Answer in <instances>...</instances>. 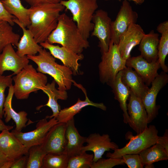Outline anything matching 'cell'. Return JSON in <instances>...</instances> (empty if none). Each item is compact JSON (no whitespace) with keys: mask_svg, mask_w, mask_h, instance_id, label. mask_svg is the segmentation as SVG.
Instances as JSON below:
<instances>
[{"mask_svg":"<svg viewBox=\"0 0 168 168\" xmlns=\"http://www.w3.org/2000/svg\"><path fill=\"white\" fill-rule=\"evenodd\" d=\"M1 1H4V0H0Z\"/></svg>","mask_w":168,"mask_h":168,"instance_id":"45","label":"cell"},{"mask_svg":"<svg viewBox=\"0 0 168 168\" xmlns=\"http://www.w3.org/2000/svg\"><path fill=\"white\" fill-rule=\"evenodd\" d=\"M56 82L53 80L50 83L47 84L43 87L41 90L47 95L48 97L47 103L44 105L39 106V109L46 106L49 107L52 110V115L46 116V118H56L58 115L61 109L60 105L57 102L58 100H66L68 97L66 91H61L55 88Z\"/></svg>","mask_w":168,"mask_h":168,"instance_id":"27","label":"cell"},{"mask_svg":"<svg viewBox=\"0 0 168 168\" xmlns=\"http://www.w3.org/2000/svg\"><path fill=\"white\" fill-rule=\"evenodd\" d=\"M86 142L87 144L83 146L82 152H92L94 153L93 162L102 158L106 151L119 148L116 143L111 141L110 136L107 134L101 135L98 133H91L86 137Z\"/></svg>","mask_w":168,"mask_h":168,"instance_id":"17","label":"cell"},{"mask_svg":"<svg viewBox=\"0 0 168 168\" xmlns=\"http://www.w3.org/2000/svg\"><path fill=\"white\" fill-rule=\"evenodd\" d=\"M15 18L14 16L7 12L0 0V20L7 22L12 26L15 24L13 20Z\"/></svg>","mask_w":168,"mask_h":168,"instance_id":"38","label":"cell"},{"mask_svg":"<svg viewBox=\"0 0 168 168\" xmlns=\"http://www.w3.org/2000/svg\"><path fill=\"white\" fill-rule=\"evenodd\" d=\"M111 21L107 12L101 9L96 10L93 16L94 27L91 35L98 39L101 54L107 52L109 49Z\"/></svg>","mask_w":168,"mask_h":168,"instance_id":"9","label":"cell"},{"mask_svg":"<svg viewBox=\"0 0 168 168\" xmlns=\"http://www.w3.org/2000/svg\"><path fill=\"white\" fill-rule=\"evenodd\" d=\"M106 1H109L110 0H104ZM120 1L121 0H118ZM128 1H131L134 2L135 4H141L143 3L144 2V0H127Z\"/></svg>","mask_w":168,"mask_h":168,"instance_id":"44","label":"cell"},{"mask_svg":"<svg viewBox=\"0 0 168 168\" xmlns=\"http://www.w3.org/2000/svg\"><path fill=\"white\" fill-rule=\"evenodd\" d=\"M62 0H25L30 6L45 4H55L60 3Z\"/></svg>","mask_w":168,"mask_h":168,"instance_id":"41","label":"cell"},{"mask_svg":"<svg viewBox=\"0 0 168 168\" xmlns=\"http://www.w3.org/2000/svg\"><path fill=\"white\" fill-rule=\"evenodd\" d=\"M73 83L82 90L85 96V99L82 100L78 98L77 102L73 105L61 110L56 118L58 122L66 123L74 119V116L79 113L83 108L88 106L95 107L104 111L106 110L107 107L103 103H95L90 100L87 96L85 89L81 85L77 84L74 81Z\"/></svg>","mask_w":168,"mask_h":168,"instance_id":"20","label":"cell"},{"mask_svg":"<svg viewBox=\"0 0 168 168\" xmlns=\"http://www.w3.org/2000/svg\"><path fill=\"white\" fill-rule=\"evenodd\" d=\"M47 119L40 120L36 125V128L32 131L23 133L14 129L11 132L29 150L33 146L41 145L49 130L58 123L55 117L51 118L49 121Z\"/></svg>","mask_w":168,"mask_h":168,"instance_id":"10","label":"cell"},{"mask_svg":"<svg viewBox=\"0 0 168 168\" xmlns=\"http://www.w3.org/2000/svg\"><path fill=\"white\" fill-rule=\"evenodd\" d=\"M124 164L122 157H109L106 159L101 158L96 162H93L91 168H112L116 166Z\"/></svg>","mask_w":168,"mask_h":168,"instance_id":"36","label":"cell"},{"mask_svg":"<svg viewBox=\"0 0 168 168\" xmlns=\"http://www.w3.org/2000/svg\"><path fill=\"white\" fill-rule=\"evenodd\" d=\"M68 159L66 153L47 154L43 159L42 168H67Z\"/></svg>","mask_w":168,"mask_h":168,"instance_id":"33","label":"cell"},{"mask_svg":"<svg viewBox=\"0 0 168 168\" xmlns=\"http://www.w3.org/2000/svg\"><path fill=\"white\" fill-rule=\"evenodd\" d=\"M158 133V131L154 125H150L142 132L135 136L128 132L126 138L130 140L129 142L123 147L114 150L113 153L108 152L106 156L117 158L126 154H139L142 151L157 143L159 137Z\"/></svg>","mask_w":168,"mask_h":168,"instance_id":"6","label":"cell"},{"mask_svg":"<svg viewBox=\"0 0 168 168\" xmlns=\"http://www.w3.org/2000/svg\"><path fill=\"white\" fill-rule=\"evenodd\" d=\"M145 34L140 25L133 23L121 35L117 45L119 53L123 59L126 60L131 57V50L134 47L139 44Z\"/></svg>","mask_w":168,"mask_h":168,"instance_id":"18","label":"cell"},{"mask_svg":"<svg viewBox=\"0 0 168 168\" xmlns=\"http://www.w3.org/2000/svg\"><path fill=\"white\" fill-rule=\"evenodd\" d=\"M156 30L161 34L158 46V60L163 71L167 72L168 68L165 65V60L168 54V21H166L160 24Z\"/></svg>","mask_w":168,"mask_h":168,"instance_id":"30","label":"cell"},{"mask_svg":"<svg viewBox=\"0 0 168 168\" xmlns=\"http://www.w3.org/2000/svg\"><path fill=\"white\" fill-rule=\"evenodd\" d=\"M126 65L134 68L148 86L158 75L157 71L161 68L158 60L150 63L140 55L130 57L126 60Z\"/></svg>","mask_w":168,"mask_h":168,"instance_id":"16","label":"cell"},{"mask_svg":"<svg viewBox=\"0 0 168 168\" xmlns=\"http://www.w3.org/2000/svg\"><path fill=\"white\" fill-rule=\"evenodd\" d=\"M98 65L100 80L103 83L112 80L126 67V60L121 56L118 45L110 40L108 51L101 54Z\"/></svg>","mask_w":168,"mask_h":168,"instance_id":"7","label":"cell"},{"mask_svg":"<svg viewBox=\"0 0 168 168\" xmlns=\"http://www.w3.org/2000/svg\"><path fill=\"white\" fill-rule=\"evenodd\" d=\"M14 161L7 157L0 149V168H10Z\"/></svg>","mask_w":168,"mask_h":168,"instance_id":"40","label":"cell"},{"mask_svg":"<svg viewBox=\"0 0 168 168\" xmlns=\"http://www.w3.org/2000/svg\"><path fill=\"white\" fill-rule=\"evenodd\" d=\"M66 123L58 122L48 132L41 144L47 154H60L66 153Z\"/></svg>","mask_w":168,"mask_h":168,"instance_id":"13","label":"cell"},{"mask_svg":"<svg viewBox=\"0 0 168 168\" xmlns=\"http://www.w3.org/2000/svg\"><path fill=\"white\" fill-rule=\"evenodd\" d=\"M28 155H23L15 160L10 168H25L26 167Z\"/></svg>","mask_w":168,"mask_h":168,"instance_id":"39","label":"cell"},{"mask_svg":"<svg viewBox=\"0 0 168 168\" xmlns=\"http://www.w3.org/2000/svg\"><path fill=\"white\" fill-rule=\"evenodd\" d=\"M40 44L44 48L48 49L54 57L60 60L63 65L69 68L73 75L80 74V64L78 62L84 58L82 54H77L65 47L54 45L47 40Z\"/></svg>","mask_w":168,"mask_h":168,"instance_id":"14","label":"cell"},{"mask_svg":"<svg viewBox=\"0 0 168 168\" xmlns=\"http://www.w3.org/2000/svg\"><path fill=\"white\" fill-rule=\"evenodd\" d=\"M1 1L7 12L14 16L26 27L30 24L28 9L22 5L20 0H5Z\"/></svg>","mask_w":168,"mask_h":168,"instance_id":"29","label":"cell"},{"mask_svg":"<svg viewBox=\"0 0 168 168\" xmlns=\"http://www.w3.org/2000/svg\"><path fill=\"white\" fill-rule=\"evenodd\" d=\"M12 45H7L0 53V75L6 71H11L13 72L12 75H16L29 64L27 56L18 55Z\"/></svg>","mask_w":168,"mask_h":168,"instance_id":"15","label":"cell"},{"mask_svg":"<svg viewBox=\"0 0 168 168\" xmlns=\"http://www.w3.org/2000/svg\"><path fill=\"white\" fill-rule=\"evenodd\" d=\"M139 154L145 168H152L153 163L168 159V152L158 143L143 150Z\"/></svg>","mask_w":168,"mask_h":168,"instance_id":"28","label":"cell"},{"mask_svg":"<svg viewBox=\"0 0 168 168\" xmlns=\"http://www.w3.org/2000/svg\"><path fill=\"white\" fill-rule=\"evenodd\" d=\"M106 84L112 88L114 98L118 101L123 111L124 123L128 124L130 120L127 112V101L130 96L131 89L122 82L120 71L113 79L108 82Z\"/></svg>","mask_w":168,"mask_h":168,"instance_id":"22","label":"cell"},{"mask_svg":"<svg viewBox=\"0 0 168 168\" xmlns=\"http://www.w3.org/2000/svg\"><path fill=\"white\" fill-rule=\"evenodd\" d=\"M66 124L65 152L69 158L82 153V149L86 142V137L82 136L79 133L75 126L74 119Z\"/></svg>","mask_w":168,"mask_h":168,"instance_id":"21","label":"cell"},{"mask_svg":"<svg viewBox=\"0 0 168 168\" xmlns=\"http://www.w3.org/2000/svg\"><path fill=\"white\" fill-rule=\"evenodd\" d=\"M0 149L7 157L14 161L28 154V150L7 130H4L0 133Z\"/></svg>","mask_w":168,"mask_h":168,"instance_id":"19","label":"cell"},{"mask_svg":"<svg viewBox=\"0 0 168 168\" xmlns=\"http://www.w3.org/2000/svg\"><path fill=\"white\" fill-rule=\"evenodd\" d=\"M14 95L13 86L12 84L9 87L8 94L3 105V115L6 123L8 122L12 119L16 124L15 130L20 132L26 126V124L28 120V114L24 111L17 112L13 109L12 100Z\"/></svg>","mask_w":168,"mask_h":168,"instance_id":"24","label":"cell"},{"mask_svg":"<svg viewBox=\"0 0 168 168\" xmlns=\"http://www.w3.org/2000/svg\"><path fill=\"white\" fill-rule=\"evenodd\" d=\"M128 99L127 110L130 120L128 124L137 134H139L148 127L147 114L141 99L131 90Z\"/></svg>","mask_w":168,"mask_h":168,"instance_id":"11","label":"cell"},{"mask_svg":"<svg viewBox=\"0 0 168 168\" xmlns=\"http://www.w3.org/2000/svg\"><path fill=\"white\" fill-rule=\"evenodd\" d=\"M13 128L12 126L6 125L0 118V131H2L4 130H10L12 129Z\"/></svg>","mask_w":168,"mask_h":168,"instance_id":"43","label":"cell"},{"mask_svg":"<svg viewBox=\"0 0 168 168\" xmlns=\"http://www.w3.org/2000/svg\"><path fill=\"white\" fill-rule=\"evenodd\" d=\"M47 154L41 145L30 147L28 150L26 168H42L44 158Z\"/></svg>","mask_w":168,"mask_h":168,"instance_id":"32","label":"cell"},{"mask_svg":"<svg viewBox=\"0 0 168 168\" xmlns=\"http://www.w3.org/2000/svg\"><path fill=\"white\" fill-rule=\"evenodd\" d=\"M27 56L37 65L38 72L48 74L53 78L58 85V89L67 91L71 88L74 81L72 72L64 65L58 64L55 58L46 49L42 48L38 55Z\"/></svg>","mask_w":168,"mask_h":168,"instance_id":"3","label":"cell"},{"mask_svg":"<svg viewBox=\"0 0 168 168\" xmlns=\"http://www.w3.org/2000/svg\"><path fill=\"white\" fill-rule=\"evenodd\" d=\"M47 41L51 44H60L78 54H82L84 49L90 46L89 42L83 37L75 22L65 13L60 14L57 26Z\"/></svg>","mask_w":168,"mask_h":168,"instance_id":"2","label":"cell"},{"mask_svg":"<svg viewBox=\"0 0 168 168\" xmlns=\"http://www.w3.org/2000/svg\"><path fill=\"white\" fill-rule=\"evenodd\" d=\"M20 38V35L13 31L12 25L6 21L0 20V53L9 44L16 46Z\"/></svg>","mask_w":168,"mask_h":168,"instance_id":"31","label":"cell"},{"mask_svg":"<svg viewBox=\"0 0 168 168\" xmlns=\"http://www.w3.org/2000/svg\"><path fill=\"white\" fill-rule=\"evenodd\" d=\"M120 73L123 82L141 99L149 89L142 78L135 71L129 67L126 66L120 71Z\"/></svg>","mask_w":168,"mask_h":168,"instance_id":"26","label":"cell"},{"mask_svg":"<svg viewBox=\"0 0 168 168\" xmlns=\"http://www.w3.org/2000/svg\"><path fill=\"white\" fill-rule=\"evenodd\" d=\"M168 82V75L163 71L158 74L151 83L152 86L142 98L148 117L151 123L157 115L160 106L156 104V99L160 91Z\"/></svg>","mask_w":168,"mask_h":168,"instance_id":"12","label":"cell"},{"mask_svg":"<svg viewBox=\"0 0 168 168\" xmlns=\"http://www.w3.org/2000/svg\"><path fill=\"white\" fill-rule=\"evenodd\" d=\"M159 36L158 33L152 30L144 35L139 44L140 55L149 62L156 61L158 59Z\"/></svg>","mask_w":168,"mask_h":168,"instance_id":"25","label":"cell"},{"mask_svg":"<svg viewBox=\"0 0 168 168\" xmlns=\"http://www.w3.org/2000/svg\"><path fill=\"white\" fill-rule=\"evenodd\" d=\"M13 21L22 29L23 33L16 45L17 54L20 56L36 55L43 47L35 41L32 32L26 29L23 24L16 18H14Z\"/></svg>","mask_w":168,"mask_h":168,"instance_id":"23","label":"cell"},{"mask_svg":"<svg viewBox=\"0 0 168 168\" xmlns=\"http://www.w3.org/2000/svg\"><path fill=\"white\" fill-rule=\"evenodd\" d=\"M93 154L82 152L69 158L67 168H91L93 162Z\"/></svg>","mask_w":168,"mask_h":168,"instance_id":"34","label":"cell"},{"mask_svg":"<svg viewBox=\"0 0 168 168\" xmlns=\"http://www.w3.org/2000/svg\"><path fill=\"white\" fill-rule=\"evenodd\" d=\"M14 94L17 99L28 98L30 93L41 90L47 82L45 74L37 72L31 64H28L12 77Z\"/></svg>","mask_w":168,"mask_h":168,"instance_id":"5","label":"cell"},{"mask_svg":"<svg viewBox=\"0 0 168 168\" xmlns=\"http://www.w3.org/2000/svg\"><path fill=\"white\" fill-rule=\"evenodd\" d=\"M121 157L129 168H143L144 166L139 154H126Z\"/></svg>","mask_w":168,"mask_h":168,"instance_id":"37","label":"cell"},{"mask_svg":"<svg viewBox=\"0 0 168 168\" xmlns=\"http://www.w3.org/2000/svg\"><path fill=\"white\" fill-rule=\"evenodd\" d=\"M138 17L137 13L133 10L128 1L124 0L115 20L111 21L110 40L118 44L121 35L131 24L136 23Z\"/></svg>","mask_w":168,"mask_h":168,"instance_id":"8","label":"cell"},{"mask_svg":"<svg viewBox=\"0 0 168 168\" xmlns=\"http://www.w3.org/2000/svg\"><path fill=\"white\" fill-rule=\"evenodd\" d=\"M13 75L8 76L0 75V118L2 119L4 114L3 105L5 100V92L7 87L12 84Z\"/></svg>","mask_w":168,"mask_h":168,"instance_id":"35","label":"cell"},{"mask_svg":"<svg viewBox=\"0 0 168 168\" xmlns=\"http://www.w3.org/2000/svg\"><path fill=\"white\" fill-rule=\"evenodd\" d=\"M156 143H158L161 145L168 152V130L167 129L166 130L163 136H159Z\"/></svg>","mask_w":168,"mask_h":168,"instance_id":"42","label":"cell"},{"mask_svg":"<svg viewBox=\"0 0 168 168\" xmlns=\"http://www.w3.org/2000/svg\"><path fill=\"white\" fill-rule=\"evenodd\" d=\"M60 3L71 12L81 35L87 40L93 29L92 19L98 7L97 0H62Z\"/></svg>","mask_w":168,"mask_h":168,"instance_id":"4","label":"cell"},{"mask_svg":"<svg viewBox=\"0 0 168 168\" xmlns=\"http://www.w3.org/2000/svg\"><path fill=\"white\" fill-rule=\"evenodd\" d=\"M64 8L60 3L40 4L28 8L30 24L27 27L37 43L47 40L56 27L60 13Z\"/></svg>","mask_w":168,"mask_h":168,"instance_id":"1","label":"cell"}]
</instances>
